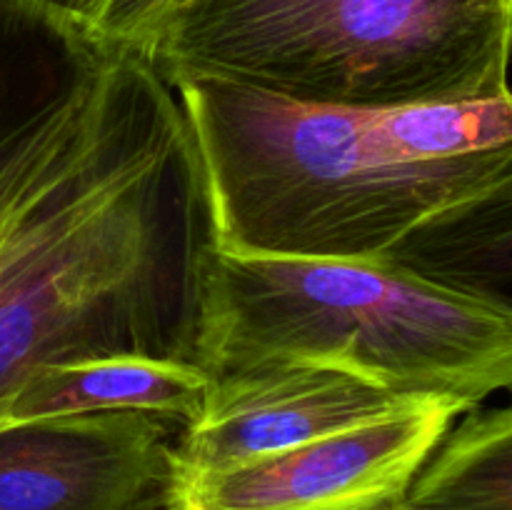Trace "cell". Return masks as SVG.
I'll return each mask as SVG.
<instances>
[{
    "label": "cell",
    "instance_id": "6da1fadb",
    "mask_svg": "<svg viewBox=\"0 0 512 510\" xmlns=\"http://www.w3.org/2000/svg\"><path fill=\"white\" fill-rule=\"evenodd\" d=\"M165 80V78H163ZM225 253L360 260L438 278L512 200V95L330 105L215 78L165 80Z\"/></svg>",
    "mask_w": 512,
    "mask_h": 510
},
{
    "label": "cell",
    "instance_id": "7a4b0ae2",
    "mask_svg": "<svg viewBox=\"0 0 512 510\" xmlns=\"http://www.w3.org/2000/svg\"><path fill=\"white\" fill-rule=\"evenodd\" d=\"M210 245L183 110L148 60L115 48L68 150L0 245V410L40 365L193 363Z\"/></svg>",
    "mask_w": 512,
    "mask_h": 510
},
{
    "label": "cell",
    "instance_id": "3957f363",
    "mask_svg": "<svg viewBox=\"0 0 512 510\" xmlns=\"http://www.w3.org/2000/svg\"><path fill=\"white\" fill-rule=\"evenodd\" d=\"M193 363L210 378L328 365L468 410L510 388L512 310L393 265L210 245Z\"/></svg>",
    "mask_w": 512,
    "mask_h": 510
},
{
    "label": "cell",
    "instance_id": "277c9868",
    "mask_svg": "<svg viewBox=\"0 0 512 510\" xmlns=\"http://www.w3.org/2000/svg\"><path fill=\"white\" fill-rule=\"evenodd\" d=\"M512 0H170L135 53L330 105L478 103L510 93Z\"/></svg>",
    "mask_w": 512,
    "mask_h": 510
},
{
    "label": "cell",
    "instance_id": "5b68a950",
    "mask_svg": "<svg viewBox=\"0 0 512 510\" xmlns=\"http://www.w3.org/2000/svg\"><path fill=\"white\" fill-rule=\"evenodd\" d=\"M463 405L428 398L403 413L220 470H170L165 510H383Z\"/></svg>",
    "mask_w": 512,
    "mask_h": 510
},
{
    "label": "cell",
    "instance_id": "8992f818",
    "mask_svg": "<svg viewBox=\"0 0 512 510\" xmlns=\"http://www.w3.org/2000/svg\"><path fill=\"white\" fill-rule=\"evenodd\" d=\"M175 433L140 410L5 425L0 510H165Z\"/></svg>",
    "mask_w": 512,
    "mask_h": 510
},
{
    "label": "cell",
    "instance_id": "52a82bcc",
    "mask_svg": "<svg viewBox=\"0 0 512 510\" xmlns=\"http://www.w3.org/2000/svg\"><path fill=\"white\" fill-rule=\"evenodd\" d=\"M428 398L395 393L328 365L273 363L210 380L180 428L173 470H220L403 413Z\"/></svg>",
    "mask_w": 512,
    "mask_h": 510
},
{
    "label": "cell",
    "instance_id": "ba28073f",
    "mask_svg": "<svg viewBox=\"0 0 512 510\" xmlns=\"http://www.w3.org/2000/svg\"><path fill=\"white\" fill-rule=\"evenodd\" d=\"M115 48L40 0H0V173L90 88Z\"/></svg>",
    "mask_w": 512,
    "mask_h": 510
},
{
    "label": "cell",
    "instance_id": "9c48e42d",
    "mask_svg": "<svg viewBox=\"0 0 512 510\" xmlns=\"http://www.w3.org/2000/svg\"><path fill=\"white\" fill-rule=\"evenodd\" d=\"M210 375L190 360L105 355L35 368L0 410V428L88 413L163 415L180 428L198 418Z\"/></svg>",
    "mask_w": 512,
    "mask_h": 510
},
{
    "label": "cell",
    "instance_id": "30bf717a",
    "mask_svg": "<svg viewBox=\"0 0 512 510\" xmlns=\"http://www.w3.org/2000/svg\"><path fill=\"white\" fill-rule=\"evenodd\" d=\"M410 510H512V415L483 403L455 415L405 490Z\"/></svg>",
    "mask_w": 512,
    "mask_h": 510
},
{
    "label": "cell",
    "instance_id": "8fae6325",
    "mask_svg": "<svg viewBox=\"0 0 512 510\" xmlns=\"http://www.w3.org/2000/svg\"><path fill=\"white\" fill-rule=\"evenodd\" d=\"M93 83L0 173V245H3L5 235L13 228L15 220L20 218L25 205L30 203V198L38 193L40 185L48 180V175L53 173L55 165L68 150L85 113V105H88Z\"/></svg>",
    "mask_w": 512,
    "mask_h": 510
},
{
    "label": "cell",
    "instance_id": "7c38bea8",
    "mask_svg": "<svg viewBox=\"0 0 512 510\" xmlns=\"http://www.w3.org/2000/svg\"><path fill=\"white\" fill-rule=\"evenodd\" d=\"M170 0H100L88 28L105 43L138 50Z\"/></svg>",
    "mask_w": 512,
    "mask_h": 510
},
{
    "label": "cell",
    "instance_id": "4fadbf2b",
    "mask_svg": "<svg viewBox=\"0 0 512 510\" xmlns=\"http://www.w3.org/2000/svg\"><path fill=\"white\" fill-rule=\"evenodd\" d=\"M40 3L50 5V8L60 10V13L70 15V18H78L88 25V20L93 18V13L98 10L100 0H40Z\"/></svg>",
    "mask_w": 512,
    "mask_h": 510
},
{
    "label": "cell",
    "instance_id": "5bb4252c",
    "mask_svg": "<svg viewBox=\"0 0 512 510\" xmlns=\"http://www.w3.org/2000/svg\"><path fill=\"white\" fill-rule=\"evenodd\" d=\"M383 510H410V508L403 503H395V505H388V508H383Z\"/></svg>",
    "mask_w": 512,
    "mask_h": 510
}]
</instances>
